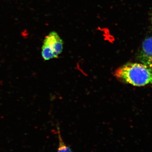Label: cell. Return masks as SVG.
<instances>
[{
  "mask_svg": "<svg viewBox=\"0 0 152 152\" xmlns=\"http://www.w3.org/2000/svg\"><path fill=\"white\" fill-rule=\"evenodd\" d=\"M120 81L135 86L152 84V69L142 63H128L118 68L114 73Z\"/></svg>",
  "mask_w": 152,
  "mask_h": 152,
  "instance_id": "1",
  "label": "cell"
},
{
  "mask_svg": "<svg viewBox=\"0 0 152 152\" xmlns=\"http://www.w3.org/2000/svg\"><path fill=\"white\" fill-rule=\"evenodd\" d=\"M137 57L141 63L152 69V37L144 40Z\"/></svg>",
  "mask_w": 152,
  "mask_h": 152,
  "instance_id": "3",
  "label": "cell"
},
{
  "mask_svg": "<svg viewBox=\"0 0 152 152\" xmlns=\"http://www.w3.org/2000/svg\"><path fill=\"white\" fill-rule=\"evenodd\" d=\"M151 26H152V17H151Z\"/></svg>",
  "mask_w": 152,
  "mask_h": 152,
  "instance_id": "5",
  "label": "cell"
},
{
  "mask_svg": "<svg viewBox=\"0 0 152 152\" xmlns=\"http://www.w3.org/2000/svg\"><path fill=\"white\" fill-rule=\"evenodd\" d=\"M59 144L57 152H72L70 148L66 145L58 131Z\"/></svg>",
  "mask_w": 152,
  "mask_h": 152,
  "instance_id": "4",
  "label": "cell"
},
{
  "mask_svg": "<svg viewBox=\"0 0 152 152\" xmlns=\"http://www.w3.org/2000/svg\"><path fill=\"white\" fill-rule=\"evenodd\" d=\"M64 42L56 32H51L44 39L42 56L44 61L57 58L63 50Z\"/></svg>",
  "mask_w": 152,
  "mask_h": 152,
  "instance_id": "2",
  "label": "cell"
}]
</instances>
